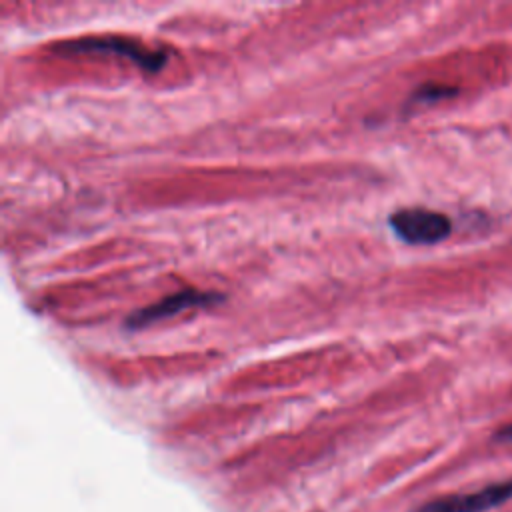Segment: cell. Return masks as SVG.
<instances>
[{
  "instance_id": "cell-1",
  "label": "cell",
  "mask_w": 512,
  "mask_h": 512,
  "mask_svg": "<svg viewBox=\"0 0 512 512\" xmlns=\"http://www.w3.org/2000/svg\"><path fill=\"white\" fill-rule=\"evenodd\" d=\"M54 50L60 54H86V52L118 54V56H124L128 60L136 62L146 72L160 70L166 60L164 50H152V48H146L130 38H122V36H100V38L88 36V38L64 42V44L56 46Z\"/></svg>"
},
{
  "instance_id": "cell-2",
  "label": "cell",
  "mask_w": 512,
  "mask_h": 512,
  "mask_svg": "<svg viewBox=\"0 0 512 512\" xmlns=\"http://www.w3.org/2000/svg\"><path fill=\"white\" fill-rule=\"evenodd\" d=\"M392 232L406 244H436L452 232V222L446 214L430 208H400L388 218Z\"/></svg>"
},
{
  "instance_id": "cell-3",
  "label": "cell",
  "mask_w": 512,
  "mask_h": 512,
  "mask_svg": "<svg viewBox=\"0 0 512 512\" xmlns=\"http://www.w3.org/2000/svg\"><path fill=\"white\" fill-rule=\"evenodd\" d=\"M508 500H512V478L488 484L474 492H460L430 500L416 512H488Z\"/></svg>"
},
{
  "instance_id": "cell-4",
  "label": "cell",
  "mask_w": 512,
  "mask_h": 512,
  "mask_svg": "<svg viewBox=\"0 0 512 512\" xmlns=\"http://www.w3.org/2000/svg\"><path fill=\"white\" fill-rule=\"evenodd\" d=\"M222 296L220 294H212V292H200V290H180L176 294H170L146 308H140L136 312H132L126 318V328L130 330H142L150 324H156L164 318L176 316L184 310L190 308H204V306H214L216 302H220Z\"/></svg>"
},
{
  "instance_id": "cell-5",
  "label": "cell",
  "mask_w": 512,
  "mask_h": 512,
  "mask_svg": "<svg viewBox=\"0 0 512 512\" xmlns=\"http://www.w3.org/2000/svg\"><path fill=\"white\" fill-rule=\"evenodd\" d=\"M456 90L454 88H448V86H440V84H424L422 88H418L410 102L414 104H428V102H436V100H442V98H450V94H454Z\"/></svg>"
},
{
  "instance_id": "cell-6",
  "label": "cell",
  "mask_w": 512,
  "mask_h": 512,
  "mask_svg": "<svg viewBox=\"0 0 512 512\" xmlns=\"http://www.w3.org/2000/svg\"><path fill=\"white\" fill-rule=\"evenodd\" d=\"M496 440H500V442H510V444H512V424L502 426V428L496 432Z\"/></svg>"
}]
</instances>
